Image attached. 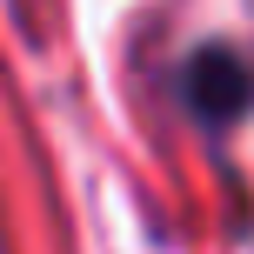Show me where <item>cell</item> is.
<instances>
[{"label":"cell","instance_id":"cell-1","mask_svg":"<svg viewBox=\"0 0 254 254\" xmlns=\"http://www.w3.org/2000/svg\"><path fill=\"white\" fill-rule=\"evenodd\" d=\"M181 94H188V107H194V121H201V127H228V121L254 101V74H248L241 54L201 47L188 67H181Z\"/></svg>","mask_w":254,"mask_h":254}]
</instances>
